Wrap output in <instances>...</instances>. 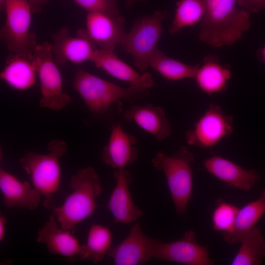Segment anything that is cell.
I'll return each mask as SVG.
<instances>
[{"label":"cell","instance_id":"obj_1","mask_svg":"<svg viewBox=\"0 0 265 265\" xmlns=\"http://www.w3.org/2000/svg\"><path fill=\"white\" fill-rule=\"evenodd\" d=\"M205 13L200 24V40L212 47L234 44L250 26L249 12L238 7L237 0H202Z\"/></svg>","mask_w":265,"mask_h":265},{"label":"cell","instance_id":"obj_2","mask_svg":"<svg viewBox=\"0 0 265 265\" xmlns=\"http://www.w3.org/2000/svg\"><path fill=\"white\" fill-rule=\"evenodd\" d=\"M69 187L71 193L52 212L61 227L74 232L78 224L93 213L103 189L100 177L92 167L78 170L71 177Z\"/></svg>","mask_w":265,"mask_h":265},{"label":"cell","instance_id":"obj_3","mask_svg":"<svg viewBox=\"0 0 265 265\" xmlns=\"http://www.w3.org/2000/svg\"><path fill=\"white\" fill-rule=\"evenodd\" d=\"M47 147V154L27 152L20 162L29 176L31 185L43 197L44 207L52 210L56 206L54 195L61 183L59 159L67 152L68 146L64 141L55 139L51 141Z\"/></svg>","mask_w":265,"mask_h":265},{"label":"cell","instance_id":"obj_4","mask_svg":"<svg viewBox=\"0 0 265 265\" xmlns=\"http://www.w3.org/2000/svg\"><path fill=\"white\" fill-rule=\"evenodd\" d=\"M194 156L186 146L181 147L171 156L157 153L152 160L156 169L162 171L178 215H184L190 198L192 186V170L190 164Z\"/></svg>","mask_w":265,"mask_h":265},{"label":"cell","instance_id":"obj_5","mask_svg":"<svg viewBox=\"0 0 265 265\" xmlns=\"http://www.w3.org/2000/svg\"><path fill=\"white\" fill-rule=\"evenodd\" d=\"M5 19L0 36L10 54H32L38 44L31 31V14L27 0H5Z\"/></svg>","mask_w":265,"mask_h":265},{"label":"cell","instance_id":"obj_6","mask_svg":"<svg viewBox=\"0 0 265 265\" xmlns=\"http://www.w3.org/2000/svg\"><path fill=\"white\" fill-rule=\"evenodd\" d=\"M165 11H156L150 16L138 19L128 33H125L120 44L131 54L135 66L144 71L149 65L150 58L156 50L162 32V23L167 17Z\"/></svg>","mask_w":265,"mask_h":265},{"label":"cell","instance_id":"obj_7","mask_svg":"<svg viewBox=\"0 0 265 265\" xmlns=\"http://www.w3.org/2000/svg\"><path fill=\"white\" fill-rule=\"evenodd\" d=\"M41 93L40 106L60 110L71 102L63 89L61 73L55 62L50 43L38 44L33 53Z\"/></svg>","mask_w":265,"mask_h":265},{"label":"cell","instance_id":"obj_8","mask_svg":"<svg viewBox=\"0 0 265 265\" xmlns=\"http://www.w3.org/2000/svg\"><path fill=\"white\" fill-rule=\"evenodd\" d=\"M73 85L89 110L94 113L103 112L119 99L140 92L131 86L121 87L80 68L75 74Z\"/></svg>","mask_w":265,"mask_h":265},{"label":"cell","instance_id":"obj_9","mask_svg":"<svg viewBox=\"0 0 265 265\" xmlns=\"http://www.w3.org/2000/svg\"><path fill=\"white\" fill-rule=\"evenodd\" d=\"M233 123L231 116L226 115L219 106L212 103L194 128L186 133V142L201 148L212 147L232 133Z\"/></svg>","mask_w":265,"mask_h":265},{"label":"cell","instance_id":"obj_10","mask_svg":"<svg viewBox=\"0 0 265 265\" xmlns=\"http://www.w3.org/2000/svg\"><path fill=\"white\" fill-rule=\"evenodd\" d=\"M186 265H212L207 248L198 244L194 231L188 230L180 239L169 242L160 240L157 245L153 259Z\"/></svg>","mask_w":265,"mask_h":265},{"label":"cell","instance_id":"obj_11","mask_svg":"<svg viewBox=\"0 0 265 265\" xmlns=\"http://www.w3.org/2000/svg\"><path fill=\"white\" fill-rule=\"evenodd\" d=\"M159 239L147 236L138 223L131 229L127 237L114 247H111L106 256L116 265H137L153 259V254Z\"/></svg>","mask_w":265,"mask_h":265},{"label":"cell","instance_id":"obj_12","mask_svg":"<svg viewBox=\"0 0 265 265\" xmlns=\"http://www.w3.org/2000/svg\"><path fill=\"white\" fill-rule=\"evenodd\" d=\"M124 20L120 15L88 12L85 28L77 33L89 39L101 50L113 51L125 35Z\"/></svg>","mask_w":265,"mask_h":265},{"label":"cell","instance_id":"obj_13","mask_svg":"<svg viewBox=\"0 0 265 265\" xmlns=\"http://www.w3.org/2000/svg\"><path fill=\"white\" fill-rule=\"evenodd\" d=\"M52 50L58 65L67 62L80 64L91 60L97 50L96 45L85 36H72L67 27H62L52 36Z\"/></svg>","mask_w":265,"mask_h":265},{"label":"cell","instance_id":"obj_14","mask_svg":"<svg viewBox=\"0 0 265 265\" xmlns=\"http://www.w3.org/2000/svg\"><path fill=\"white\" fill-rule=\"evenodd\" d=\"M113 177L115 186L109 199L107 208L115 223L128 224L134 222L143 216V213L134 203L129 190L132 177L125 168L117 169Z\"/></svg>","mask_w":265,"mask_h":265},{"label":"cell","instance_id":"obj_15","mask_svg":"<svg viewBox=\"0 0 265 265\" xmlns=\"http://www.w3.org/2000/svg\"><path fill=\"white\" fill-rule=\"evenodd\" d=\"M36 241L45 244L51 255L65 257L71 263L78 257L81 246L73 233L61 227L53 214L38 231Z\"/></svg>","mask_w":265,"mask_h":265},{"label":"cell","instance_id":"obj_16","mask_svg":"<svg viewBox=\"0 0 265 265\" xmlns=\"http://www.w3.org/2000/svg\"><path fill=\"white\" fill-rule=\"evenodd\" d=\"M0 190L8 208L33 211L40 205L42 196L27 181H21L7 171L0 169Z\"/></svg>","mask_w":265,"mask_h":265},{"label":"cell","instance_id":"obj_17","mask_svg":"<svg viewBox=\"0 0 265 265\" xmlns=\"http://www.w3.org/2000/svg\"><path fill=\"white\" fill-rule=\"evenodd\" d=\"M98 68L112 77L129 82L140 91L152 87L154 80L149 73L139 74L120 59L113 51L97 49L91 60Z\"/></svg>","mask_w":265,"mask_h":265},{"label":"cell","instance_id":"obj_18","mask_svg":"<svg viewBox=\"0 0 265 265\" xmlns=\"http://www.w3.org/2000/svg\"><path fill=\"white\" fill-rule=\"evenodd\" d=\"M203 165L210 174L224 182L245 191H249L260 179L255 169L247 170L228 159L213 156L205 159Z\"/></svg>","mask_w":265,"mask_h":265},{"label":"cell","instance_id":"obj_19","mask_svg":"<svg viewBox=\"0 0 265 265\" xmlns=\"http://www.w3.org/2000/svg\"><path fill=\"white\" fill-rule=\"evenodd\" d=\"M136 137L126 132L121 124L113 125L108 144L102 151V162L116 170L124 169L136 159Z\"/></svg>","mask_w":265,"mask_h":265},{"label":"cell","instance_id":"obj_20","mask_svg":"<svg viewBox=\"0 0 265 265\" xmlns=\"http://www.w3.org/2000/svg\"><path fill=\"white\" fill-rule=\"evenodd\" d=\"M36 74L33 53L10 54L0 73V78L11 87L25 90L34 85Z\"/></svg>","mask_w":265,"mask_h":265},{"label":"cell","instance_id":"obj_21","mask_svg":"<svg viewBox=\"0 0 265 265\" xmlns=\"http://www.w3.org/2000/svg\"><path fill=\"white\" fill-rule=\"evenodd\" d=\"M124 116L125 120L133 122L158 141L163 140L171 134L169 120L160 106H133L125 112Z\"/></svg>","mask_w":265,"mask_h":265},{"label":"cell","instance_id":"obj_22","mask_svg":"<svg viewBox=\"0 0 265 265\" xmlns=\"http://www.w3.org/2000/svg\"><path fill=\"white\" fill-rule=\"evenodd\" d=\"M219 60L212 55L206 56L194 78L199 89L209 95L223 92L231 78L230 69L220 64Z\"/></svg>","mask_w":265,"mask_h":265},{"label":"cell","instance_id":"obj_23","mask_svg":"<svg viewBox=\"0 0 265 265\" xmlns=\"http://www.w3.org/2000/svg\"><path fill=\"white\" fill-rule=\"evenodd\" d=\"M265 213V189L260 197L239 209L233 230L223 232L224 241L229 244L239 243L243 235L260 220Z\"/></svg>","mask_w":265,"mask_h":265},{"label":"cell","instance_id":"obj_24","mask_svg":"<svg viewBox=\"0 0 265 265\" xmlns=\"http://www.w3.org/2000/svg\"><path fill=\"white\" fill-rule=\"evenodd\" d=\"M112 240V234L108 227L92 224L85 243L81 244L78 257L81 260H90L98 263L106 256L111 247Z\"/></svg>","mask_w":265,"mask_h":265},{"label":"cell","instance_id":"obj_25","mask_svg":"<svg viewBox=\"0 0 265 265\" xmlns=\"http://www.w3.org/2000/svg\"><path fill=\"white\" fill-rule=\"evenodd\" d=\"M239 249L232 265H260L265 257V238L261 229L254 226L242 236Z\"/></svg>","mask_w":265,"mask_h":265},{"label":"cell","instance_id":"obj_26","mask_svg":"<svg viewBox=\"0 0 265 265\" xmlns=\"http://www.w3.org/2000/svg\"><path fill=\"white\" fill-rule=\"evenodd\" d=\"M149 65L169 80L194 79L200 67L199 64L188 65L171 58L158 48L151 55Z\"/></svg>","mask_w":265,"mask_h":265},{"label":"cell","instance_id":"obj_27","mask_svg":"<svg viewBox=\"0 0 265 265\" xmlns=\"http://www.w3.org/2000/svg\"><path fill=\"white\" fill-rule=\"evenodd\" d=\"M205 13L202 0H179L169 32L173 35L184 27L192 26L202 20Z\"/></svg>","mask_w":265,"mask_h":265},{"label":"cell","instance_id":"obj_28","mask_svg":"<svg viewBox=\"0 0 265 265\" xmlns=\"http://www.w3.org/2000/svg\"><path fill=\"white\" fill-rule=\"evenodd\" d=\"M216 204L212 216L214 230L222 233L231 231L239 208L220 199L216 201Z\"/></svg>","mask_w":265,"mask_h":265},{"label":"cell","instance_id":"obj_29","mask_svg":"<svg viewBox=\"0 0 265 265\" xmlns=\"http://www.w3.org/2000/svg\"><path fill=\"white\" fill-rule=\"evenodd\" d=\"M88 12L119 15L116 0H73Z\"/></svg>","mask_w":265,"mask_h":265},{"label":"cell","instance_id":"obj_30","mask_svg":"<svg viewBox=\"0 0 265 265\" xmlns=\"http://www.w3.org/2000/svg\"><path fill=\"white\" fill-rule=\"evenodd\" d=\"M238 4L243 9L253 13L265 9V0H237Z\"/></svg>","mask_w":265,"mask_h":265},{"label":"cell","instance_id":"obj_31","mask_svg":"<svg viewBox=\"0 0 265 265\" xmlns=\"http://www.w3.org/2000/svg\"><path fill=\"white\" fill-rule=\"evenodd\" d=\"M33 13L40 12L46 5L48 0H27Z\"/></svg>","mask_w":265,"mask_h":265},{"label":"cell","instance_id":"obj_32","mask_svg":"<svg viewBox=\"0 0 265 265\" xmlns=\"http://www.w3.org/2000/svg\"><path fill=\"white\" fill-rule=\"evenodd\" d=\"M7 222L6 217L3 215L0 216V241H2L5 236L6 233V224Z\"/></svg>","mask_w":265,"mask_h":265},{"label":"cell","instance_id":"obj_33","mask_svg":"<svg viewBox=\"0 0 265 265\" xmlns=\"http://www.w3.org/2000/svg\"><path fill=\"white\" fill-rule=\"evenodd\" d=\"M257 56L261 61L265 62V46L258 51Z\"/></svg>","mask_w":265,"mask_h":265},{"label":"cell","instance_id":"obj_34","mask_svg":"<svg viewBox=\"0 0 265 265\" xmlns=\"http://www.w3.org/2000/svg\"><path fill=\"white\" fill-rule=\"evenodd\" d=\"M5 0H0V10L2 11H4V5Z\"/></svg>","mask_w":265,"mask_h":265},{"label":"cell","instance_id":"obj_35","mask_svg":"<svg viewBox=\"0 0 265 265\" xmlns=\"http://www.w3.org/2000/svg\"><path fill=\"white\" fill-rule=\"evenodd\" d=\"M144 0H127L128 5H130L137 1H143Z\"/></svg>","mask_w":265,"mask_h":265}]
</instances>
